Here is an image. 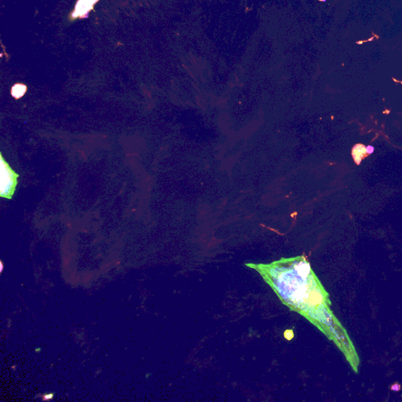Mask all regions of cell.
<instances>
[{
    "instance_id": "1",
    "label": "cell",
    "mask_w": 402,
    "mask_h": 402,
    "mask_svg": "<svg viewBox=\"0 0 402 402\" xmlns=\"http://www.w3.org/2000/svg\"><path fill=\"white\" fill-rule=\"evenodd\" d=\"M257 271L289 309L304 316L333 341L358 373L359 358L348 334L331 309L329 295L304 255L281 258L268 264L246 263Z\"/></svg>"
},
{
    "instance_id": "2",
    "label": "cell",
    "mask_w": 402,
    "mask_h": 402,
    "mask_svg": "<svg viewBox=\"0 0 402 402\" xmlns=\"http://www.w3.org/2000/svg\"><path fill=\"white\" fill-rule=\"evenodd\" d=\"M0 164H1V179H0V196L2 198L11 199L17 184V175L11 169L0 153Z\"/></svg>"
},
{
    "instance_id": "3",
    "label": "cell",
    "mask_w": 402,
    "mask_h": 402,
    "mask_svg": "<svg viewBox=\"0 0 402 402\" xmlns=\"http://www.w3.org/2000/svg\"><path fill=\"white\" fill-rule=\"evenodd\" d=\"M352 157L357 165H360L361 160L369 157V155L367 152V147L363 144H357L354 145L351 151Z\"/></svg>"
},
{
    "instance_id": "4",
    "label": "cell",
    "mask_w": 402,
    "mask_h": 402,
    "mask_svg": "<svg viewBox=\"0 0 402 402\" xmlns=\"http://www.w3.org/2000/svg\"><path fill=\"white\" fill-rule=\"evenodd\" d=\"M98 0H80L77 3V9L75 11L74 16L77 17L89 11L92 9L93 4L97 2Z\"/></svg>"
},
{
    "instance_id": "5",
    "label": "cell",
    "mask_w": 402,
    "mask_h": 402,
    "mask_svg": "<svg viewBox=\"0 0 402 402\" xmlns=\"http://www.w3.org/2000/svg\"><path fill=\"white\" fill-rule=\"evenodd\" d=\"M27 88L24 84H15L12 88L11 95L16 99H21L26 92Z\"/></svg>"
},
{
    "instance_id": "6",
    "label": "cell",
    "mask_w": 402,
    "mask_h": 402,
    "mask_svg": "<svg viewBox=\"0 0 402 402\" xmlns=\"http://www.w3.org/2000/svg\"><path fill=\"white\" fill-rule=\"evenodd\" d=\"M284 337L287 340H292L294 338V331L292 329H288L284 333Z\"/></svg>"
},
{
    "instance_id": "7",
    "label": "cell",
    "mask_w": 402,
    "mask_h": 402,
    "mask_svg": "<svg viewBox=\"0 0 402 402\" xmlns=\"http://www.w3.org/2000/svg\"><path fill=\"white\" fill-rule=\"evenodd\" d=\"M401 389V386L399 385V384H394L392 387H391V390H393L395 391H400Z\"/></svg>"
},
{
    "instance_id": "8",
    "label": "cell",
    "mask_w": 402,
    "mask_h": 402,
    "mask_svg": "<svg viewBox=\"0 0 402 402\" xmlns=\"http://www.w3.org/2000/svg\"><path fill=\"white\" fill-rule=\"evenodd\" d=\"M367 152H368L369 155L372 154V153H373V152H374V148H373V146H371V145H369V146H368V147H367Z\"/></svg>"
},
{
    "instance_id": "9",
    "label": "cell",
    "mask_w": 402,
    "mask_h": 402,
    "mask_svg": "<svg viewBox=\"0 0 402 402\" xmlns=\"http://www.w3.org/2000/svg\"><path fill=\"white\" fill-rule=\"evenodd\" d=\"M320 1H324H324H325V0H320Z\"/></svg>"
}]
</instances>
